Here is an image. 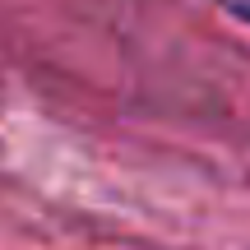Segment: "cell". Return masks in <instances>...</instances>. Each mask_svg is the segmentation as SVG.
Segmentation results:
<instances>
[{"instance_id":"1","label":"cell","mask_w":250,"mask_h":250,"mask_svg":"<svg viewBox=\"0 0 250 250\" xmlns=\"http://www.w3.org/2000/svg\"><path fill=\"white\" fill-rule=\"evenodd\" d=\"M213 5H223L232 19H241V23H250V0H213Z\"/></svg>"}]
</instances>
